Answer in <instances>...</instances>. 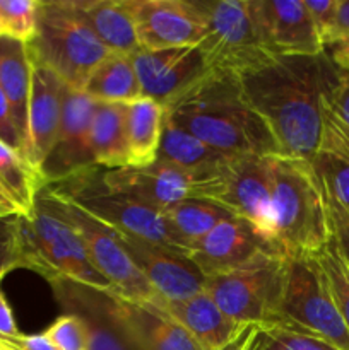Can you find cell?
I'll return each instance as SVG.
<instances>
[{
    "label": "cell",
    "instance_id": "obj_7",
    "mask_svg": "<svg viewBox=\"0 0 349 350\" xmlns=\"http://www.w3.org/2000/svg\"><path fill=\"white\" fill-rule=\"evenodd\" d=\"M44 187L113 231L127 232L187 255V248L173 231L163 211L130 195L109 190L103 183L101 167H89L67 180Z\"/></svg>",
    "mask_w": 349,
    "mask_h": 350
},
{
    "label": "cell",
    "instance_id": "obj_35",
    "mask_svg": "<svg viewBox=\"0 0 349 350\" xmlns=\"http://www.w3.org/2000/svg\"><path fill=\"white\" fill-rule=\"evenodd\" d=\"M21 215H0V277L10 270L24 269L23 239H21Z\"/></svg>",
    "mask_w": 349,
    "mask_h": 350
},
{
    "label": "cell",
    "instance_id": "obj_41",
    "mask_svg": "<svg viewBox=\"0 0 349 350\" xmlns=\"http://www.w3.org/2000/svg\"><path fill=\"white\" fill-rule=\"evenodd\" d=\"M0 140H3V142H5L7 146L12 147V149L19 150V152L24 156L23 142H21L19 133H17L16 130V125H14L10 106L9 103H7L5 94H3L2 89H0Z\"/></svg>",
    "mask_w": 349,
    "mask_h": 350
},
{
    "label": "cell",
    "instance_id": "obj_39",
    "mask_svg": "<svg viewBox=\"0 0 349 350\" xmlns=\"http://www.w3.org/2000/svg\"><path fill=\"white\" fill-rule=\"evenodd\" d=\"M325 193H327V190H325ZM327 205H328V215H331L332 238H334L335 245H337L346 265L349 267V212L328 193H327Z\"/></svg>",
    "mask_w": 349,
    "mask_h": 350
},
{
    "label": "cell",
    "instance_id": "obj_20",
    "mask_svg": "<svg viewBox=\"0 0 349 350\" xmlns=\"http://www.w3.org/2000/svg\"><path fill=\"white\" fill-rule=\"evenodd\" d=\"M109 296L116 320L137 350H204L166 313L164 304L133 303L113 294Z\"/></svg>",
    "mask_w": 349,
    "mask_h": 350
},
{
    "label": "cell",
    "instance_id": "obj_33",
    "mask_svg": "<svg viewBox=\"0 0 349 350\" xmlns=\"http://www.w3.org/2000/svg\"><path fill=\"white\" fill-rule=\"evenodd\" d=\"M38 10L36 0H0L2 36L29 44L36 34Z\"/></svg>",
    "mask_w": 349,
    "mask_h": 350
},
{
    "label": "cell",
    "instance_id": "obj_3",
    "mask_svg": "<svg viewBox=\"0 0 349 350\" xmlns=\"http://www.w3.org/2000/svg\"><path fill=\"white\" fill-rule=\"evenodd\" d=\"M274 239L287 256H311L331 241L327 193L311 161L269 156Z\"/></svg>",
    "mask_w": 349,
    "mask_h": 350
},
{
    "label": "cell",
    "instance_id": "obj_14",
    "mask_svg": "<svg viewBox=\"0 0 349 350\" xmlns=\"http://www.w3.org/2000/svg\"><path fill=\"white\" fill-rule=\"evenodd\" d=\"M274 253L284 252L250 222L229 215L201 241L192 245L187 256L202 275L209 277L240 269Z\"/></svg>",
    "mask_w": 349,
    "mask_h": 350
},
{
    "label": "cell",
    "instance_id": "obj_25",
    "mask_svg": "<svg viewBox=\"0 0 349 350\" xmlns=\"http://www.w3.org/2000/svg\"><path fill=\"white\" fill-rule=\"evenodd\" d=\"M166 109L149 98H139L125 105V132L129 166L142 167L159 156Z\"/></svg>",
    "mask_w": 349,
    "mask_h": 350
},
{
    "label": "cell",
    "instance_id": "obj_29",
    "mask_svg": "<svg viewBox=\"0 0 349 350\" xmlns=\"http://www.w3.org/2000/svg\"><path fill=\"white\" fill-rule=\"evenodd\" d=\"M44 180L40 171L19 152L0 140V190L23 215L29 214Z\"/></svg>",
    "mask_w": 349,
    "mask_h": 350
},
{
    "label": "cell",
    "instance_id": "obj_2",
    "mask_svg": "<svg viewBox=\"0 0 349 350\" xmlns=\"http://www.w3.org/2000/svg\"><path fill=\"white\" fill-rule=\"evenodd\" d=\"M164 109L170 122L222 154H279L266 123L243 98L238 77L211 72Z\"/></svg>",
    "mask_w": 349,
    "mask_h": 350
},
{
    "label": "cell",
    "instance_id": "obj_21",
    "mask_svg": "<svg viewBox=\"0 0 349 350\" xmlns=\"http://www.w3.org/2000/svg\"><path fill=\"white\" fill-rule=\"evenodd\" d=\"M270 48L279 57H317L324 53L305 0H259Z\"/></svg>",
    "mask_w": 349,
    "mask_h": 350
},
{
    "label": "cell",
    "instance_id": "obj_27",
    "mask_svg": "<svg viewBox=\"0 0 349 350\" xmlns=\"http://www.w3.org/2000/svg\"><path fill=\"white\" fill-rule=\"evenodd\" d=\"M82 92L98 103L127 105L142 98L132 57L109 53L86 81Z\"/></svg>",
    "mask_w": 349,
    "mask_h": 350
},
{
    "label": "cell",
    "instance_id": "obj_49",
    "mask_svg": "<svg viewBox=\"0 0 349 350\" xmlns=\"http://www.w3.org/2000/svg\"><path fill=\"white\" fill-rule=\"evenodd\" d=\"M0 350H3V349H2V347H0Z\"/></svg>",
    "mask_w": 349,
    "mask_h": 350
},
{
    "label": "cell",
    "instance_id": "obj_34",
    "mask_svg": "<svg viewBox=\"0 0 349 350\" xmlns=\"http://www.w3.org/2000/svg\"><path fill=\"white\" fill-rule=\"evenodd\" d=\"M253 350H339L324 338L279 327H260Z\"/></svg>",
    "mask_w": 349,
    "mask_h": 350
},
{
    "label": "cell",
    "instance_id": "obj_38",
    "mask_svg": "<svg viewBox=\"0 0 349 350\" xmlns=\"http://www.w3.org/2000/svg\"><path fill=\"white\" fill-rule=\"evenodd\" d=\"M305 5H307L311 23H313L318 38L322 41V46H324L335 24L339 0H305Z\"/></svg>",
    "mask_w": 349,
    "mask_h": 350
},
{
    "label": "cell",
    "instance_id": "obj_32",
    "mask_svg": "<svg viewBox=\"0 0 349 350\" xmlns=\"http://www.w3.org/2000/svg\"><path fill=\"white\" fill-rule=\"evenodd\" d=\"M315 258L324 270L335 306L349 332V267L346 265L334 238H331V241L315 255Z\"/></svg>",
    "mask_w": 349,
    "mask_h": 350
},
{
    "label": "cell",
    "instance_id": "obj_23",
    "mask_svg": "<svg viewBox=\"0 0 349 350\" xmlns=\"http://www.w3.org/2000/svg\"><path fill=\"white\" fill-rule=\"evenodd\" d=\"M0 89L10 106L14 125L27 159V108L31 94V57L27 44L0 36Z\"/></svg>",
    "mask_w": 349,
    "mask_h": 350
},
{
    "label": "cell",
    "instance_id": "obj_19",
    "mask_svg": "<svg viewBox=\"0 0 349 350\" xmlns=\"http://www.w3.org/2000/svg\"><path fill=\"white\" fill-rule=\"evenodd\" d=\"M65 82L51 68L31 58V94L27 108V161L41 170L57 140ZM41 173V171H40Z\"/></svg>",
    "mask_w": 349,
    "mask_h": 350
},
{
    "label": "cell",
    "instance_id": "obj_26",
    "mask_svg": "<svg viewBox=\"0 0 349 350\" xmlns=\"http://www.w3.org/2000/svg\"><path fill=\"white\" fill-rule=\"evenodd\" d=\"M91 149L94 164L101 170H120L129 166L125 105L98 103L92 120Z\"/></svg>",
    "mask_w": 349,
    "mask_h": 350
},
{
    "label": "cell",
    "instance_id": "obj_45",
    "mask_svg": "<svg viewBox=\"0 0 349 350\" xmlns=\"http://www.w3.org/2000/svg\"><path fill=\"white\" fill-rule=\"evenodd\" d=\"M325 120H327L328 123H332V126H334V129L337 130V132L349 142V125L332 111V108L328 106V99H327V105H325Z\"/></svg>",
    "mask_w": 349,
    "mask_h": 350
},
{
    "label": "cell",
    "instance_id": "obj_8",
    "mask_svg": "<svg viewBox=\"0 0 349 350\" xmlns=\"http://www.w3.org/2000/svg\"><path fill=\"white\" fill-rule=\"evenodd\" d=\"M287 255L274 253L229 272L204 277V291L240 325H281Z\"/></svg>",
    "mask_w": 349,
    "mask_h": 350
},
{
    "label": "cell",
    "instance_id": "obj_48",
    "mask_svg": "<svg viewBox=\"0 0 349 350\" xmlns=\"http://www.w3.org/2000/svg\"><path fill=\"white\" fill-rule=\"evenodd\" d=\"M0 36H2V26H0Z\"/></svg>",
    "mask_w": 349,
    "mask_h": 350
},
{
    "label": "cell",
    "instance_id": "obj_36",
    "mask_svg": "<svg viewBox=\"0 0 349 350\" xmlns=\"http://www.w3.org/2000/svg\"><path fill=\"white\" fill-rule=\"evenodd\" d=\"M324 53L339 68H349V0H339L335 24L324 44Z\"/></svg>",
    "mask_w": 349,
    "mask_h": 350
},
{
    "label": "cell",
    "instance_id": "obj_1",
    "mask_svg": "<svg viewBox=\"0 0 349 350\" xmlns=\"http://www.w3.org/2000/svg\"><path fill=\"white\" fill-rule=\"evenodd\" d=\"M325 53L277 57L240 77L250 108L266 123L279 154L311 161L322 147L325 105L339 79Z\"/></svg>",
    "mask_w": 349,
    "mask_h": 350
},
{
    "label": "cell",
    "instance_id": "obj_16",
    "mask_svg": "<svg viewBox=\"0 0 349 350\" xmlns=\"http://www.w3.org/2000/svg\"><path fill=\"white\" fill-rule=\"evenodd\" d=\"M140 84V96L168 106L211 74L201 46L137 50L130 55Z\"/></svg>",
    "mask_w": 349,
    "mask_h": 350
},
{
    "label": "cell",
    "instance_id": "obj_11",
    "mask_svg": "<svg viewBox=\"0 0 349 350\" xmlns=\"http://www.w3.org/2000/svg\"><path fill=\"white\" fill-rule=\"evenodd\" d=\"M219 170L198 173L157 157L142 167L103 170V183L109 190L130 195L163 211L187 198L209 200L219 185Z\"/></svg>",
    "mask_w": 349,
    "mask_h": 350
},
{
    "label": "cell",
    "instance_id": "obj_31",
    "mask_svg": "<svg viewBox=\"0 0 349 350\" xmlns=\"http://www.w3.org/2000/svg\"><path fill=\"white\" fill-rule=\"evenodd\" d=\"M311 164L327 193L349 212V152L325 125L322 147Z\"/></svg>",
    "mask_w": 349,
    "mask_h": 350
},
{
    "label": "cell",
    "instance_id": "obj_6",
    "mask_svg": "<svg viewBox=\"0 0 349 350\" xmlns=\"http://www.w3.org/2000/svg\"><path fill=\"white\" fill-rule=\"evenodd\" d=\"M201 5L207 16V36L198 46L212 74L240 79L279 57L267 41L259 0H211Z\"/></svg>",
    "mask_w": 349,
    "mask_h": 350
},
{
    "label": "cell",
    "instance_id": "obj_50",
    "mask_svg": "<svg viewBox=\"0 0 349 350\" xmlns=\"http://www.w3.org/2000/svg\"><path fill=\"white\" fill-rule=\"evenodd\" d=\"M331 125H332V123H331Z\"/></svg>",
    "mask_w": 349,
    "mask_h": 350
},
{
    "label": "cell",
    "instance_id": "obj_4",
    "mask_svg": "<svg viewBox=\"0 0 349 350\" xmlns=\"http://www.w3.org/2000/svg\"><path fill=\"white\" fill-rule=\"evenodd\" d=\"M24 269L43 275L48 282L70 280L101 293H109L108 280L94 269L84 241L65 219L57 198L41 188L29 214L21 215Z\"/></svg>",
    "mask_w": 349,
    "mask_h": 350
},
{
    "label": "cell",
    "instance_id": "obj_13",
    "mask_svg": "<svg viewBox=\"0 0 349 350\" xmlns=\"http://www.w3.org/2000/svg\"><path fill=\"white\" fill-rule=\"evenodd\" d=\"M142 50L197 46L207 36V16L198 0H130Z\"/></svg>",
    "mask_w": 349,
    "mask_h": 350
},
{
    "label": "cell",
    "instance_id": "obj_40",
    "mask_svg": "<svg viewBox=\"0 0 349 350\" xmlns=\"http://www.w3.org/2000/svg\"><path fill=\"white\" fill-rule=\"evenodd\" d=\"M0 284H2V277H0ZM21 335L23 334L17 328L12 310H10L2 293V287H0V347L3 350H17V342H19Z\"/></svg>",
    "mask_w": 349,
    "mask_h": 350
},
{
    "label": "cell",
    "instance_id": "obj_22",
    "mask_svg": "<svg viewBox=\"0 0 349 350\" xmlns=\"http://www.w3.org/2000/svg\"><path fill=\"white\" fill-rule=\"evenodd\" d=\"M164 310L204 350H221L245 327L226 317L205 291L188 299L164 301Z\"/></svg>",
    "mask_w": 349,
    "mask_h": 350
},
{
    "label": "cell",
    "instance_id": "obj_42",
    "mask_svg": "<svg viewBox=\"0 0 349 350\" xmlns=\"http://www.w3.org/2000/svg\"><path fill=\"white\" fill-rule=\"evenodd\" d=\"M328 106L339 118L349 125V68L339 72L337 84L328 98Z\"/></svg>",
    "mask_w": 349,
    "mask_h": 350
},
{
    "label": "cell",
    "instance_id": "obj_10",
    "mask_svg": "<svg viewBox=\"0 0 349 350\" xmlns=\"http://www.w3.org/2000/svg\"><path fill=\"white\" fill-rule=\"evenodd\" d=\"M51 195L57 198L62 214L74 226L75 231L84 241L89 260L94 269L112 286V291L108 294L133 301V303L164 304L163 297L153 289L146 277L140 273L113 229L92 219L91 215H88L65 198L58 197L55 191H51Z\"/></svg>",
    "mask_w": 349,
    "mask_h": 350
},
{
    "label": "cell",
    "instance_id": "obj_43",
    "mask_svg": "<svg viewBox=\"0 0 349 350\" xmlns=\"http://www.w3.org/2000/svg\"><path fill=\"white\" fill-rule=\"evenodd\" d=\"M259 328V325H245V327L242 328V332H240V334L221 350H253V344H255V337Z\"/></svg>",
    "mask_w": 349,
    "mask_h": 350
},
{
    "label": "cell",
    "instance_id": "obj_30",
    "mask_svg": "<svg viewBox=\"0 0 349 350\" xmlns=\"http://www.w3.org/2000/svg\"><path fill=\"white\" fill-rule=\"evenodd\" d=\"M163 214L166 215L168 222L181 239L187 252L192 245L207 236L219 222L231 215L218 204L204 198H187L177 202L163 208Z\"/></svg>",
    "mask_w": 349,
    "mask_h": 350
},
{
    "label": "cell",
    "instance_id": "obj_24",
    "mask_svg": "<svg viewBox=\"0 0 349 350\" xmlns=\"http://www.w3.org/2000/svg\"><path fill=\"white\" fill-rule=\"evenodd\" d=\"M75 5L112 53L130 57L140 50L130 0H75Z\"/></svg>",
    "mask_w": 349,
    "mask_h": 350
},
{
    "label": "cell",
    "instance_id": "obj_47",
    "mask_svg": "<svg viewBox=\"0 0 349 350\" xmlns=\"http://www.w3.org/2000/svg\"><path fill=\"white\" fill-rule=\"evenodd\" d=\"M325 129H327V130H328V132H332V133H334V135H335V137H337V139H339V142H341V144H342V146H344V147H346V150H348V152H349V142H348V140H346V139H344V137H342V135H341V133H339V132H337V130H335V129H334V126H332V125H331V123H328V122H327V120H325Z\"/></svg>",
    "mask_w": 349,
    "mask_h": 350
},
{
    "label": "cell",
    "instance_id": "obj_12",
    "mask_svg": "<svg viewBox=\"0 0 349 350\" xmlns=\"http://www.w3.org/2000/svg\"><path fill=\"white\" fill-rule=\"evenodd\" d=\"M272 156V154H270ZM219 187L211 197L235 217L250 222L260 234L274 239V215L270 204L269 156H231L219 171ZM277 245V243H276Z\"/></svg>",
    "mask_w": 349,
    "mask_h": 350
},
{
    "label": "cell",
    "instance_id": "obj_44",
    "mask_svg": "<svg viewBox=\"0 0 349 350\" xmlns=\"http://www.w3.org/2000/svg\"><path fill=\"white\" fill-rule=\"evenodd\" d=\"M17 350H58L53 342L44 334L40 335H21L17 342Z\"/></svg>",
    "mask_w": 349,
    "mask_h": 350
},
{
    "label": "cell",
    "instance_id": "obj_18",
    "mask_svg": "<svg viewBox=\"0 0 349 350\" xmlns=\"http://www.w3.org/2000/svg\"><path fill=\"white\" fill-rule=\"evenodd\" d=\"M50 284L64 313L75 314L84 323L88 350H137L116 320L108 293L64 279Z\"/></svg>",
    "mask_w": 349,
    "mask_h": 350
},
{
    "label": "cell",
    "instance_id": "obj_15",
    "mask_svg": "<svg viewBox=\"0 0 349 350\" xmlns=\"http://www.w3.org/2000/svg\"><path fill=\"white\" fill-rule=\"evenodd\" d=\"M96 106L98 101L86 96L82 91L67 88L57 140L40 170L44 185L58 183L89 167H98L91 149Z\"/></svg>",
    "mask_w": 349,
    "mask_h": 350
},
{
    "label": "cell",
    "instance_id": "obj_17",
    "mask_svg": "<svg viewBox=\"0 0 349 350\" xmlns=\"http://www.w3.org/2000/svg\"><path fill=\"white\" fill-rule=\"evenodd\" d=\"M147 282L164 301H181L204 291V275L187 255L157 243L115 231Z\"/></svg>",
    "mask_w": 349,
    "mask_h": 350
},
{
    "label": "cell",
    "instance_id": "obj_37",
    "mask_svg": "<svg viewBox=\"0 0 349 350\" xmlns=\"http://www.w3.org/2000/svg\"><path fill=\"white\" fill-rule=\"evenodd\" d=\"M58 350H88V334L82 320L75 314L64 313L44 332Z\"/></svg>",
    "mask_w": 349,
    "mask_h": 350
},
{
    "label": "cell",
    "instance_id": "obj_46",
    "mask_svg": "<svg viewBox=\"0 0 349 350\" xmlns=\"http://www.w3.org/2000/svg\"><path fill=\"white\" fill-rule=\"evenodd\" d=\"M10 214H21V212L17 211L16 205L10 202V198L0 190V215H10Z\"/></svg>",
    "mask_w": 349,
    "mask_h": 350
},
{
    "label": "cell",
    "instance_id": "obj_28",
    "mask_svg": "<svg viewBox=\"0 0 349 350\" xmlns=\"http://www.w3.org/2000/svg\"><path fill=\"white\" fill-rule=\"evenodd\" d=\"M157 157L171 161L187 170L211 173V171H218L231 156L219 152L218 149L207 146L166 118Z\"/></svg>",
    "mask_w": 349,
    "mask_h": 350
},
{
    "label": "cell",
    "instance_id": "obj_5",
    "mask_svg": "<svg viewBox=\"0 0 349 350\" xmlns=\"http://www.w3.org/2000/svg\"><path fill=\"white\" fill-rule=\"evenodd\" d=\"M27 50L33 60L51 68L74 91H82L92 70L112 53L96 36L75 0L40 2L36 34Z\"/></svg>",
    "mask_w": 349,
    "mask_h": 350
},
{
    "label": "cell",
    "instance_id": "obj_9",
    "mask_svg": "<svg viewBox=\"0 0 349 350\" xmlns=\"http://www.w3.org/2000/svg\"><path fill=\"white\" fill-rule=\"evenodd\" d=\"M279 327L305 332L339 350H349V332L315 255L287 256Z\"/></svg>",
    "mask_w": 349,
    "mask_h": 350
}]
</instances>
